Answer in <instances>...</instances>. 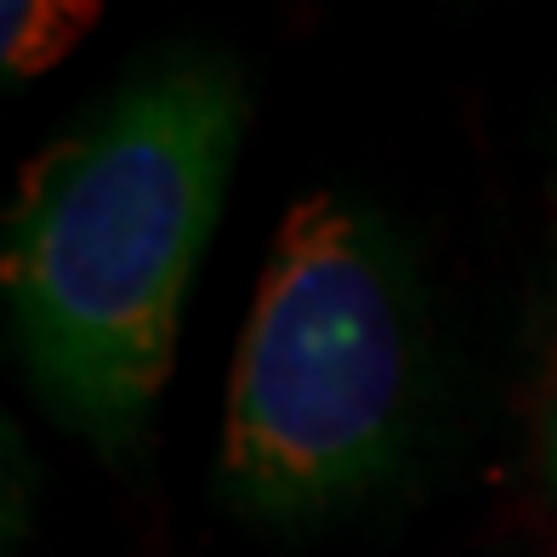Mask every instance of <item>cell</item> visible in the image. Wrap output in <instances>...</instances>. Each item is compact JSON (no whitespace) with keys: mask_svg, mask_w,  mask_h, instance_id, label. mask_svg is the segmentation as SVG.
<instances>
[{"mask_svg":"<svg viewBox=\"0 0 557 557\" xmlns=\"http://www.w3.org/2000/svg\"><path fill=\"white\" fill-rule=\"evenodd\" d=\"M239 125L222 63H171L35 165L0 268L17 347L63 416L125 433L165 387Z\"/></svg>","mask_w":557,"mask_h":557,"instance_id":"cell-1","label":"cell"},{"mask_svg":"<svg viewBox=\"0 0 557 557\" xmlns=\"http://www.w3.org/2000/svg\"><path fill=\"white\" fill-rule=\"evenodd\" d=\"M410 398L404 285L336 194L296 199L268 245L222 421V472L262 512H313L387 467Z\"/></svg>","mask_w":557,"mask_h":557,"instance_id":"cell-2","label":"cell"}]
</instances>
